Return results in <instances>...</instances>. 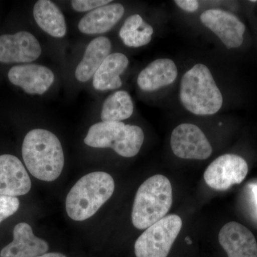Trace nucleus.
<instances>
[{
    "label": "nucleus",
    "instance_id": "ddd939ff",
    "mask_svg": "<svg viewBox=\"0 0 257 257\" xmlns=\"http://www.w3.org/2000/svg\"><path fill=\"white\" fill-rule=\"evenodd\" d=\"M219 241L228 257H257V241L243 225L230 221L222 226Z\"/></svg>",
    "mask_w": 257,
    "mask_h": 257
},
{
    "label": "nucleus",
    "instance_id": "a878e982",
    "mask_svg": "<svg viewBox=\"0 0 257 257\" xmlns=\"http://www.w3.org/2000/svg\"><path fill=\"white\" fill-rule=\"evenodd\" d=\"M252 192L253 197H254L255 202H256V205L257 207V183L252 185Z\"/></svg>",
    "mask_w": 257,
    "mask_h": 257
},
{
    "label": "nucleus",
    "instance_id": "9d476101",
    "mask_svg": "<svg viewBox=\"0 0 257 257\" xmlns=\"http://www.w3.org/2000/svg\"><path fill=\"white\" fill-rule=\"evenodd\" d=\"M42 54L40 42L32 33L20 31L0 36V62L30 63Z\"/></svg>",
    "mask_w": 257,
    "mask_h": 257
},
{
    "label": "nucleus",
    "instance_id": "6e6552de",
    "mask_svg": "<svg viewBox=\"0 0 257 257\" xmlns=\"http://www.w3.org/2000/svg\"><path fill=\"white\" fill-rule=\"evenodd\" d=\"M171 147L176 156L184 160H204L212 147L200 128L190 123L179 124L171 135Z\"/></svg>",
    "mask_w": 257,
    "mask_h": 257
},
{
    "label": "nucleus",
    "instance_id": "2eb2a0df",
    "mask_svg": "<svg viewBox=\"0 0 257 257\" xmlns=\"http://www.w3.org/2000/svg\"><path fill=\"white\" fill-rule=\"evenodd\" d=\"M178 75V69L170 59H157L139 74V87L145 92H154L170 85Z\"/></svg>",
    "mask_w": 257,
    "mask_h": 257
},
{
    "label": "nucleus",
    "instance_id": "f8f14e48",
    "mask_svg": "<svg viewBox=\"0 0 257 257\" xmlns=\"http://www.w3.org/2000/svg\"><path fill=\"white\" fill-rule=\"evenodd\" d=\"M31 187V179L21 161L13 155H0V195H25Z\"/></svg>",
    "mask_w": 257,
    "mask_h": 257
},
{
    "label": "nucleus",
    "instance_id": "9b49d317",
    "mask_svg": "<svg viewBox=\"0 0 257 257\" xmlns=\"http://www.w3.org/2000/svg\"><path fill=\"white\" fill-rule=\"evenodd\" d=\"M55 78L50 69L40 64H20L12 67L8 72L10 82L29 94H45L52 87Z\"/></svg>",
    "mask_w": 257,
    "mask_h": 257
},
{
    "label": "nucleus",
    "instance_id": "f03ea898",
    "mask_svg": "<svg viewBox=\"0 0 257 257\" xmlns=\"http://www.w3.org/2000/svg\"><path fill=\"white\" fill-rule=\"evenodd\" d=\"M179 98L184 107L199 116L218 112L223 104V97L214 77L207 66H193L181 80Z\"/></svg>",
    "mask_w": 257,
    "mask_h": 257
},
{
    "label": "nucleus",
    "instance_id": "0eeeda50",
    "mask_svg": "<svg viewBox=\"0 0 257 257\" xmlns=\"http://www.w3.org/2000/svg\"><path fill=\"white\" fill-rule=\"evenodd\" d=\"M247 162L242 157L226 154L217 157L208 166L204 174L206 184L211 189L226 191L239 184L247 175Z\"/></svg>",
    "mask_w": 257,
    "mask_h": 257
},
{
    "label": "nucleus",
    "instance_id": "423d86ee",
    "mask_svg": "<svg viewBox=\"0 0 257 257\" xmlns=\"http://www.w3.org/2000/svg\"><path fill=\"white\" fill-rule=\"evenodd\" d=\"M182 227L180 216L170 214L157 221L135 242L137 257H167Z\"/></svg>",
    "mask_w": 257,
    "mask_h": 257
},
{
    "label": "nucleus",
    "instance_id": "7ed1b4c3",
    "mask_svg": "<svg viewBox=\"0 0 257 257\" xmlns=\"http://www.w3.org/2000/svg\"><path fill=\"white\" fill-rule=\"evenodd\" d=\"M114 191V181L109 174L94 172L84 175L67 194V214L74 221L89 219L109 200Z\"/></svg>",
    "mask_w": 257,
    "mask_h": 257
},
{
    "label": "nucleus",
    "instance_id": "a211bd4d",
    "mask_svg": "<svg viewBox=\"0 0 257 257\" xmlns=\"http://www.w3.org/2000/svg\"><path fill=\"white\" fill-rule=\"evenodd\" d=\"M128 65L127 57L120 52L110 54L101 64L93 77V87L96 90L108 91L122 86L120 76Z\"/></svg>",
    "mask_w": 257,
    "mask_h": 257
},
{
    "label": "nucleus",
    "instance_id": "1a4fd4ad",
    "mask_svg": "<svg viewBox=\"0 0 257 257\" xmlns=\"http://www.w3.org/2000/svg\"><path fill=\"white\" fill-rule=\"evenodd\" d=\"M200 21L228 49L238 48L242 45L246 27L234 15L220 9L207 10L200 15Z\"/></svg>",
    "mask_w": 257,
    "mask_h": 257
},
{
    "label": "nucleus",
    "instance_id": "4be33fe9",
    "mask_svg": "<svg viewBox=\"0 0 257 257\" xmlns=\"http://www.w3.org/2000/svg\"><path fill=\"white\" fill-rule=\"evenodd\" d=\"M20 201L17 197L0 195V223L17 212Z\"/></svg>",
    "mask_w": 257,
    "mask_h": 257
},
{
    "label": "nucleus",
    "instance_id": "dca6fc26",
    "mask_svg": "<svg viewBox=\"0 0 257 257\" xmlns=\"http://www.w3.org/2000/svg\"><path fill=\"white\" fill-rule=\"evenodd\" d=\"M124 14V8L119 3L101 7L84 15L78 24L79 31L85 35H99L114 28Z\"/></svg>",
    "mask_w": 257,
    "mask_h": 257
},
{
    "label": "nucleus",
    "instance_id": "393cba45",
    "mask_svg": "<svg viewBox=\"0 0 257 257\" xmlns=\"http://www.w3.org/2000/svg\"><path fill=\"white\" fill-rule=\"evenodd\" d=\"M37 257H67L65 255L60 253H46L45 254L41 255Z\"/></svg>",
    "mask_w": 257,
    "mask_h": 257
},
{
    "label": "nucleus",
    "instance_id": "f3484780",
    "mask_svg": "<svg viewBox=\"0 0 257 257\" xmlns=\"http://www.w3.org/2000/svg\"><path fill=\"white\" fill-rule=\"evenodd\" d=\"M111 50V41L107 37L101 36L92 40L75 69L76 79L80 82H87L93 78L101 64L110 55Z\"/></svg>",
    "mask_w": 257,
    "mask_h": 257
},
{
    "label": "nucleus",
    "instance_id": "412c9836",
    "mask_svg": "<svg viewBox=\"0 0 257 257\" xmlns=\"http://www.w3.org/2000/svg\"><path fill=\"white\" fill-rule=\"evenodd\" d=\"M133 99L127 92L116 91L103 103L101 111L102 121H121L128 119L133 114Z\"/></svg>",
    "mask_w": 257,
    "mask_h": 257
},
{
    "label": "nucleus",
    "instance_id": "aec40b11",
    "mask_svg": "<svg viewBox=\"0 0 257 257\" xmlns=\"http://www.w3.org/2000/svg\"><path fill=\"white\" fill-rule=\"evenodd\" d=\"M154 29L147 24L140 15L128 17L121 29L119 35L124 45L138 48L148 45L151 42Z\"/></svg>",
    "mask_w": 257,
    "mask_h": 257
},
{
    "label": "nucleus",
    "instance_id": "4468645a",
    "mask_svg": "<svg viewBox=\"0 0 257 257\" xmlns=\"http://www.w3.org/2000/svg\"><path fill=\"white\" fill-rule=\"evenodd\" d=\"M13 238V241L2 249L0 257H37L48 251V243L37 237L28 223H19L15 226Z\"/></svg>",
    "mask_w": 257,
    "mask_h": 257
},
{
    "label": "nucleus",
    "instance_id": "f257e3e1",
    "mask_svg": "<svg viewBox=\"0 0 257 257\" xmlns=\"http://www.w3.org/2000/svg\"><path fill=\"white\" fill-rule=\"evenodd\" d=\"M22 154L29 172L35 178L52 182L64 168L63 149L55 134L43 128L29 132L24 139Z\"/></svg>",
    "mask_w": 257,
    "mask_h": 257
},
{
    "label": "nucleus",
    "instance_id": "39448f33",
    "mask_svg": "<svg viewBox=\"0 0 257 257\" xmlns=\"http://www.w3.org/2000/svg\"><path fill=\"white\" fill-rule=\"evenodd\" d=\"M145 135L136 125L121 121H102L89 128L84 143L94 148H111L123 157L136 156L143 146Z\"/></svg>",
    "mask_w": 257,
    "mask_h": 257
},
{
    "label": "nucleus",
    "instance_id": "b1692460",
    "mask_svg": "<svg viewBox=\"0 0 257 257\" xmlns=\"http://www.w3.org/2000/svg\"><path fill=\"white\" fill-rule=\"evenodd\" d=\"M175 3L180 9L187 13H194L199 9V2L197 0H176Z\"/></svg>",
    "mask_w": 257,
    "mask_h": 257
},
{
    "label": "nucleus",
    "instance_id": "bb28decb",
    "mask_svg": "<svg viewBox=\"0 0 257 257\" xmlns=\"http://www.w3.org/2000/svg\"><path fill=\"white\" fill-rule=\"evenodd\" d=\"M186 241H187L188 244H191V243H192V241H191L190 239H189V237L186 238Z\"/></svg>",
    "mask_w": 257,
    "mask_h": 257
},
{
    "label": "nucleus",
    "instance_id": "6ab92c4d",
    "mask_svg": "<svg viewBox=\"0 0 257 257\" xmlns=\"http://www.w3.org/2000/svg\"><path fill=\"white\" fill-rule=\"evenodd\" d=\"M33 16L39 27L50 36L62 38L67 32L63 13L50 0H39L34 5Z\"/></svg>",
    "mask_w": 257,
    "mask_h": 257
},
{
    "label": "nucleus",
    "instance_id": "20e7f679",
    "mask_svg": "<svg viewBox=\"0 0 257 257\" xmlns=\"http://www.w3.org/2000/svg\"><path fill=\"white\" fill-rule=\"evenodd\" d=\"M172 205V187L165 176L147 179L138 189L132 211V221L137 229H145L163 219Z\"/></svg>",
    "mask_w": 257,
    "mask_h": 257
},
{
    "label": "nucleus",
    "instance_id": "5701e85b",
    "mask_svg": "<svg viewBox=\"0 0 257 257\" xmlns=\"http://www.w3.org/2000/svg\"><path fill=\"white\" fill-rule=\"evenodd\" d=\"M111 2L110 0H73L71 2V5L75 11L84 13L105 6Z\"/></svg>",
    "mask_w": 257,
    "mask_h": 257
}]
</instances>
